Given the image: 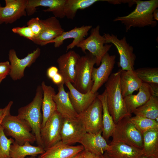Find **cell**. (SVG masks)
Segmentation results:
<instances>
[{
  "instance_id": "obj_1",
  "label": "cell",
  "mask_w": 158,
  "mask_h": 158,
  "mask_svg": "<svg viewBox=\"0 0 158 158\" xmlns=\"http://www.w3.org/2000/svg\"><path fill=\"white\" fill-rule=\"evenodd\" d=\"M135 2L136 6L133 11L126 16L117 17L113 21H120L124 24L126 32L132 27L156 26L157 22L153 19L152 13L158 7V0H136Z\"/></svg>"
},
{
  "instance_id": "obj_2",
  "label": "cell",
  "mask_w": 158,
  "mask_h": 158,
  "mask_svg": "<svg viewBox=\"0 0 158 158\" xmlns=\"http://www.w3.org/2000/svg\"><path fill=\"white\" fill-rule=\"evenodd\" d=\"M121 69L111 73L105 83V90L109 112L116 124L123 118L131 117L126 109L121 93L120 83Z\"/></svg>"
},
{
  "instance_id": "obj_3",
  "label": "cell",
  "mask_w": 158,
  "mask_h": 158,
  "mask_svg": "<svg viewBox=\"0 0 158 158\" xmlns=\"http://www.w3.org/2000/svg\"><path fill=\"white\" fill-rule=\"evenodd\" d=\"M42 98V89L41 85H39L32 101L26 105L18 109L17 116L28 123L35 136L38 146L43 148L40 136L42 120L41 111Z\"/></svg>"
},
{
  "instance_id": "obj_4",
  "label": "cell",
  "mask_w": 158,
  "mask_h": 158,
  "mask_svg": "<svg viewBox=\"0 0 158 158\" xmlns=\"http://www.w3.org/2000/svg\"><path fill=\"white\" fill-rule=\"evenodd\" d=\"M1 125L5 135L12 137L19 145H22L27 142L33 143L36 141L35 135L31 132L32 130L30 126L17 116H13L10 113L7 115Z\"/></svg>"
},
{
  "instance_id": "obj_5",
  "label": "cell",
  "mask_w": 158,
  "mask_h": 158,
  "mask_svg": "<svg viewBox=\"0 0 158 158\" xmlns=\"http://www.w3.org/2000/svg\"><path fill=\"white\" fill-rule=\"evenodd\" d=\"M131 117H125L116 124L110 144L122 142L142 150L143 135L131 122Z\"/></svg>"
},
{
  "instance_id": "obj_6",
  "label": "cell",
  "mask_w": 158,
  "mask_h": 158,
  "mask_svg": "<svg viewBox=\"0 0 158 158\" xmlns=\"http://www.w3.org/2000/svg\"><path fill=\"white\" fill-rule=\"evenodd\" d=\"M96 61L95 56L89 52L80 56L77 62L75 80L72 85L81 93L91 90L93 85L92 74Z\"/></svg>"
},
{
  "instance_id": "obj_7",
  "label": "cell",
  "mask_w": 158,
  "mask_h": 158,
  "mask_svg": "<svg viewBox=\"0 0 158 158\" xmlns=\"http://www.w3.org/2000/svg\"><path fill=\"white\" fill-rule=\"evenodd\" d=\"M99 29V25L92 29L90 35L76 46L80 48L83 52L85 53L86 51L88 50L95 56L97 66H99L102 58L108 52L112 45V44H106L104 37L100 34Z\"/></svg>"
},
{
  "instance_id": "obj_8",
  "label": "cell",
  "mask_w": 158,
  "mask_h": 158,
  "mask_svg": "<svg viewBox=\"0 0 158 158\" xmlns=\"http://www.w3.org/2000/svg\"><path fill=\"white\" fill-rule=\"evenodd\" d=\"M106 44L111 43L116 48L119 55L118 66L123 70H134L136 56L133 53V48L127 42L125 37L119 39L113 34L104 33Z\"/></svg>"
},
{
  "instance_id": "obj_9",
  "label": "cell",
  "mask_w": 158,
  "mask_h": 158,
  "mask_svg": "<svg viewBox=\"0 0 158 158\" xmlns=\"http://www.w3.org/2000/svg\"><path fill=\"white\" fill-rule=\"evenodd\" d=\"M63 118L56 110L41 128L40 136L45 150L61 140V133Z\"/></svg>"
},
{
  "instance_id": "obj_10",
  "label": "cell",
  "mask_w": 158,
  "mask_h": 158,
  "mask_svg": "<svg viewBox=\"0 0 158 158\" xmlns=\"http://www.w3.org/2000/svg\"><path fill=\"white\" fill-rule=\"evenodd\" d=\"M102 104L97 97L78 117L83 121L87 132L97 133L102 131Z\"/></svg>"
},
{
  "instance_id": "obj_11",
  "label": "cell",
  "mask_w": 158,
  "mask_h": 158,
  "mask_svg": "<svg viewBox=\"0 0 158 158\" xmlns=\"http://www.w3.org/2000/svg\"><path fill=\"white\" fill-rule=\"evenodd\" d=\"M87 131L82 120L78 117L63 118L61 133V140L71 145L80 141Z\"/></svg>"
},
{
  "instance_id": "obj_12",
  "label": "cell",
  "mask_w": 158,
  "mask_h": 158,
  "mask_svg": "<svg viewBox=\"0 0 158 158\" xmlns=\"http://www.w3.org/2000/svg\"><path fill=\"white\" fill-rule=\"evenodd\" d=\"M40 53V49L37 47L23 58L20 59L17 56L15 50L11 49L9 51L8 56L11 66L9 75L11 78L16 80L23 78L25 68L30 67L35 61Z\"/></svg>"
},
{
  "instance_id": "obj_13",
  "label": "cell",
  "mask_w": 158,
  "mask_h": 158,
  "mask_svg": "<svg viewBox=\"0 0 158 158\" xmlns=\"http://www.w3.org/2000/svg\"><path fill=\"white\" fill-rule=\"evenodd\" d=\"M115 55H110L106 53L102 58L99 66L94 67L92 74L93 85L91 92L95 93L107 81L114 68L116 62Z\"/></svg>"
},
{
  "instance_id": "obj_14",
  "label": "cell",
  "mask_w": 158,
  "mask_h": 158,
  "mask_svg": "<svg viewBox=\"0 0 158 158\" xmlns=\"http://www.w3.org/2000/svg\"><path fill=\"white\" fill-rule=\"evenodd\" d=\"M5 2L0 9V24L12 23L27 15V0H5Z\"/></svg>"
},
{
  "instance_id": "obj_15",
  "label": "cell",
  "mask_w": 158,
  "mask_h": 158,
  "mask_svg": "<svg viewBox=\"0 0 158 158\" xmlns=\"http://www.w3.org/2000/svg\"><path fill=\"white\" fill-rule=\"evenodd\" d=\"M42 30L40 35L33 42L41 46H44L56 38L64 31L57 18L54 16L41 19Z\"/></svg>"
},
{
  "instance_id": "obj_16",
  "label": "cell",
  "mask_w": 158,
  "mask_h": 158,
  "mask_svg": "<svg viewBox=\"0 0 158 158\" xmlns=\"http://www.w3.org/2000/svg\"><path fill=\"white\" fill-rule=\"evenodd\" d=\"M80 55L73 50H70L61 55L57 59L59 73L63 77L65 83H74L76 75V67L80 57Z\"/></svg>"
},
{
  "instance_id": "obj_17",
  "label": "cell",
  "mask_w": 158,
  "mask_h": 158,
  "mask_svg": "<svg viewBox=\"0 0 158 158\" xmlns=\"http://www.w3.org/2000/svg\"><path fill=\"white\" fill-rule=\"evenodd\" d=\"M66 0H27L26 11L27 15L30 16L36 12V8L39 6L47 7L43 11L51 12L54 16L63 18L65 15L64 6Z\"/></svg>"
},
{
  "instance_id": "obj_18",
  "label": "cell",
  "mask_w": 158,
  "mask_h": 158,
  "mask_svg": "<svg viewBox=\"0 0 158 158\" xmlns=\"http://www.w3.org/2000/svg\"><path fill=\"white\" fill-rule=\"evenodd\" d=\"M69 89V96L71 103L75 111L78 114L86 109L92 103L99 94L89 91L86 93H82L75 89L69 82L65 83Z\"/></svg>"
},
{
  "instance_id": "obj_19",
  "label": "cell",
  "mask_w": 158,
  "mask_h": 158,
  "mask_svg": "<svg viewBox=\"0 0 158 158\" xmlns=\"http://www.w3.org/2000/svg\"><path fill=\"white\" fill-rule=\"evenodd\" d=\"M84 150L81 145L73 146L60 140L45 150L38 158H72Z\"/></svg>"
},
{
  "instance_id": "obj_20",
  "label": "cell",
  "mask_w": 158,
  "mask_h": 158,
  "mask_svg": "<svg viewBox=\"0 0 158 158\" xmlns=\"http://www.w3.org/2000/svg\"><path fill=\"white\" fill-rule=\"evenodd\" d=\"M79 143L83 147L85 150L98 155H103L110 147L102 136V131L97 133L87 132Z\"/></svg>"
},
{
  "instance_id": "obj_21",
  "label": "cell",
  "mask_w": 158,
  "mask_h": 158,
  "mask_svg": "<svg viewBox=\"0 0 158 158\" xmlns=\"http://www.w3.org/2000/svg\"><path fill=\"white\" fill-rule=\"evenodd\" d=\"M92 28V26L90 25L75 27L69 31H64L60 36L50 42L49 44L53 43L54 47L58 48L63 44L64 40L73 38V42L66 47L67 51L76 46L78 43L84 39V37L87 35L89 31Z\"/></svg>"
},
{
  "instance_id": "obj_22",
  "label": "cell",
  "mask_w": 158,
  "mask_h": 158,
  "mask_svg": "<svg viewBox=\"0 0 158 158\" xmlns=\"http://www.w3.org/2000/svg\"><path fill=\"white\" fill-rule=\"evenodd\" d=\"M64 84L63 83L58 85V92L53 97L56 106V110L63 118H77L79 114L75 111L71 103L68 92L65 91Z\"/></svg>"
},
{
  "instance_id": "obj_23",
  "label": "cell",
  "mask_w": 158,
  "mask_h": 158,
  "mask_svg": "<svg viewBox=\"0 0 158 158\" xmlns=\"http://www.w3.org/2000/svg\"><path fill=\"white\" fill-rule=\"evenodd\" d=\"M136 95L131 94L124 97L128 113L131 115L134 111L145 103L152 96L154 92L148 84L143 83Z\"/></svg>"
},
{
  "instance_id": "obj_24",
  "label": "cell",
  "mask_w": 158,
  "mask_h": 158,
  "mask_svg": "<svg viewBox=\"0 0 158 158\" xmlns=\"http://www.w3.org/2000/svg\"><path fill=\"white\" fill-rule=\"evenodd\" d=\"M105 154L108 158H139L144 154L142 150L122 142L110 144Z\"/></svg>"
},
{
  "instance_id": "obj_25",
  "label": "cell",
  "mask_w": 158,
  "mask_h": 158,
  "mask_svg": "<svg viewBox=\"0 0 158 158\" xmlns=\"http://www.w3.org/2000/svg\"><path fill=\"white\" fill-rule=\"evenodd\" d=\"M41 86L43 91L42 128L44 126L47 121L56 110V108L53 99V97L56 94L54 88L51 86L46 85L44 81L42 82Z\"/></svg>"
},
{
  "instance_id": "obj_26",
  "label": "cell",
  "mask_w": 158,
  "mask_h": 158,
  "mask_svg": "<svg viewBox=\"0 0 158 158\" xmlns=\"http://www.w3.org/2000/svg\"><path fill=\"white\" fill-rule=\"evenodd\" d=\"M134 70L125 71L121 69L120 83L121 92L123 98L132 94L134 91L138 90L142 84L143 82L137 76Z\"/></svg>"
},
{
  "instance_id": "obj_27",
  "label": "cell",
  "mask_w": 158,
  "mask_h": 158,
  "mask_svg": "<svg viewBox=\"0 0 158 158\" xmlns=\"http://www.w3.org/2000/svg\"><path fill=\"white\" fill-rule=\"evenodd\" d=\"M97 97L101 101L102 105V135L107 141L111 137L116 124L108 109L105 90L102 94H99Z\"/></svg>"
},
{
  "instance_id": "obj_28",
  "label": "cell",
  "mask_w": 158,
  "mask_h": 158,
  "mask_svg": "<svg viewBox=\"0 0 158 158\" xmlns=\"http://www.w3.org/2000/svg\"><path fill=\"white\" fill-rule=\"evenodd\" d=\"M44 152L42 147L32 146L29 142L20 145L14 141L11 146L10 157V158H25L27 156L35 157Z\"/></svg>"
},
{
  "instance_id": "obj_29",
  "label": "cell",
  "mask_w": 158,
  "mask_h": 158,
  "mask_svg": "<svg viewBox=\"0 0 158 158\" xmlns=\"http://www.w3.org/2000/svg\"><path fill=\"white\" fill-rule=\"evenodd\" d=\"M144 154L158 157V130H152L143 134Z\"/></svg>"
},
{
  "instance_id": "obj_30",
  "label": "cell",
  "mask_w": 158,
  "mask_h": 158,
  "mask_svg": "<svg viewBox=\"0 0 158 158\" xmlns=\"http://www.w3.org/2000/svg\"><path fill=\"white\" fill-rule=\"evenodd\" d=\"M101 1L105 0H66L64 6L65 16L68 19H73L78 10L84 9Z\"/></svg>"
},
{
  "instance_id": "obj_31",
  "label": "cell",
  "mask_w": 158,
  "mask_h": 158,
  "mask_svg": "<svg viewBox=\"0 0 158 158\" xmlns=\"http://www.w3.org/2000/svg\"><path fill=\"white\" fill-rule=\"evenodd\" d=\"M138 115L155 120L158 118V96L154 95L134 111Z\"/></svg>"
},
{
  "instance_id": "obj_32",
  "label": "cell",
  "mask_w": 158,
  "mask_h": 158,
  "mask_svg": "<svg viewBox=\"0 0 158 158\" xmlns=\"http://www.w3.org/2000/svg\"><path fill=\"white\" fill-rule=\"evenodd\" d=\"M130 120L142 134L149 130H158V122L155 120L138 115L131 116Z\"/></svg>"
},
{
  "instance_id": "obj_33",
  "label": "cell",
  "mask_w": 158,
  "mask_h": 158,
  "mask_svg": "<svg viewBox=\"0 0 158 158\" xmlns=\"http://www.w3.org/2000/svg\"><path fill=\"white\" fill-rule=\"evenodd\" d=\"M134 71L143 83L149 85L158 84L157 67H144Z\"/></svg>"
},
{
  "instance_id": "obj_34",
  "label": "cell",
  "mask_w": 158,
  "mask_h": 158,
  "mask_svg": "<svg viewBox=\"0 0 158 158\" xmlns=\"http://www.w3.org/2000/svg\"><path fill=\"white\" fill-rule=\"evenodd\" d=\"M14 140L12 138L8 139L6 136L2 126H0V158L10 157L11 145Z\"/></svg>"
},
{
  "instance_id": "obj_35",
  "label": "cell",
  "mask_w": 158,
  "mask_h": 158,
  "mask_svg": "<svg viewBox=\"0 0 158 158\" xmlns=\"http://www.w3.org/2000/svg\"><path fill=\"white\" fill-rule=\"evenodd\" d=\"M27 25L31 29L35 39L40 35L42 30V26L39 17L31 18L27 22Z\"/></svg>"
},
{
  "instance_id": "obj_36",
  "label": "cell",
  "mask_w": 158,
  "mask_h": 158,
  "mask_svg": "<svg viewBox=\"0 0 158 158\" xmlns=\"http://www.w3.org/2000/svg\"><path fill=\"white\" fill-rule=\"evenodd\" d=\"M12 32L33 42L35 39L34 34L28 26L15 27L12 29Z\"/></svg>"
},
{
  "instance_id": "obj_37",
  "label": "cell",
  "mask_w": 158,
  "mask_h": 158,
  "mask_svg": "<svg viewBox=\"0 0 158 158\" xmlns=\"http://www.w3.org/2000/svg\"><path fill=\"white\" fill-rule=\"evenodd\" d=\"M10 70L11 66L9 61L0 62V84L8 75H9Z\"/></svg>"
},
{
  "instance_id": "obj_38",
  "label": "cell",
  "mask_w": 158,
  "mask_h": 158,
  "mask_svg": "<svg viewBox=\"0 0 158 158\" xmlns=\"http://www.w3.org/2000/svg\"><path fill=\"white\" fill-rule=\"evenodd\" d=\"M13 103V101H10L4 108L0 109V123H1L4 117L10 113V109Z\"/></svg>"
},
{
  "instance_id": "obj_39",
  "label": "cell",
  "mask_w": 158,
  "mask_h": 158,
  "mask_svg": "<svg viewBox=\"0 0 158 158\" xmlns=\"http://www.w3.org/2000/svg\"><path fill=\"white\" fill-rule=\"evenodd\" d=\"M58 73L59 69L56 67L53 66L48 68L47 71V75L49 78L51 79Z\"/></svg>"
},
{
  "instance_id": "obj_40",
  "label": "cell",
  "mask_w": 158,
  "mask_h": 158,
  "mask_svg": "<svg viewBox=\"0 0 158 158\" xmlns=\"http://www.w3.org/2000/svg\"><path fill=\"white\" fill-rule=\"evenodd\" d=\"M51 80L54 83L57 85L64 83L63 77L59 73H57Z\"/></svg>"
},
{
  "instance_id": "obj_41",
  "label": "cell",
  "mask_w": 158,
  "mask_h": 158,
  "mask_svg": "<svg viewBox=\"0 0 158 158\" xmlns=\"http://www.w3.org/2000/svg\"><path fill=\"white\" fill-rule=\"evenodd\" d=\"M103 155H97L84 150L83 158H103Z\"/></svg>"
},
{
  "instance_id": "obj_42",
  "label": "cell",
  "mask_w": 158,
  "mask_h": 158,
  "mask_svg": "<svg viewBox=\"0 0 158 158\" xmlns=\"http://www.w3.org/2000/svg\"><path fill=\"white\" fill-rule=\"evenodd\" d=\"M153 19L156 21L158 20V10L157 8L155 9L153 11L152 13Z\"/></svg>"
},
{
  "instance_id": "obj_43",
  "label": "cell",
  "mask_w": 158,
  "mask_h": 158,
  "mask_svg": "<svg viewBox=\"0 0 158 158\" xmlns=\"http://www.w3.org/2000/svg\"><path fill=\"white\" fill-rule=\"evenodd\" d=\"M84 154V150L78 153L72 158H83Z\"/></svg>"
},
{
  "instance_id": "obj_44",
  "label": "cell",
  "mask_w": 158,
  "mask_h": 158,
  "mask_svg": "<svg viewBox=\"0 0 158 158\" xmlns=\"http://www.w3.org/2000/svg\"><path fill=\"white\" fill-rule=\"evenodd\" d=\"M139 158H158V157L153 155L147 156L143 154Z\"/></svg>"
},
{
  "instance_id": "obj_45",
  "label": "cell",
  "mask_w": 158,
  "mask_h": 158,
  "mask_svg": "<svg viewBox=\"0 0 158 158\" xmlns=\"http://www.w3.org/2000/svg\"><path fill=\"white\" fill-rule=\"evenodd\" d=\"M103 158H108V157L104 154L103 155Z\"/></svg>"
},
{
  "instance_id": "obj_46",
  "label": "cell",
  "mask_w": 158,
  "mask_h": 158,
  "mask_svg": "<svg viewBox=\"0 0 158 158\" xmlns=\"http://www.w3.org/2000/svg\"><path fill=\"white\" fill-rule=\"evenodd\" d=\"M28 158H36L35 157H28Z\"/></svg>"
},
{
  "instance_id": "obj_47",
  "label": "cell",
  "mask_w": 158,
  "mask_h": 158,
  "mask_svg": "<svg viewBox=\"0 0 158 158\" xmlns=\"http://www.w3.org/2000/svg\"><path fill=\"white\" fill-rule=\"evenodd\" d=\"M1 7H2V6H1V4H0V9H1Z\"/></svg>"
},
{
  "instance_id": "obj_48",
  "label": "cell",
  "mask_w": 158,
  "mask_h": 158,
  "mask_svg": "<svg viewBox=\"0 0 158 158\" xmlns=\"http://www.w3.org/2000/svg\"><path fill=\"white\" fill-rule=\"evenodd\" d=\"M10 158V157H8V158Z\"/></svg>"
},
{
  "instance_id": "obj_49",
  "label": "cell",
  "mask_w": 158,
  "mask_h": 158,
  "mask_svg": "<svg viewBox=\"0 0 158 158\" xmlns=\"http://www.w3.org/2000/svg\"><path fill=\"white\" fill-rule=\"evenodd\" d=\"M1 123H0V125H1Z\"/></svg>"
},
{
  "instance_id": "obj_50",
  "label": "cell",
  "mask_w": 158,
  "mask_h": 158,
  "mask_svg": "<svg viewBox=\"0 0 158 158\" xmlns=\"http://www.w3.org/2000/svg\"></svg>"
}]
</instances>
